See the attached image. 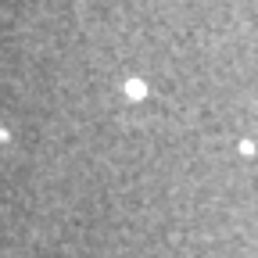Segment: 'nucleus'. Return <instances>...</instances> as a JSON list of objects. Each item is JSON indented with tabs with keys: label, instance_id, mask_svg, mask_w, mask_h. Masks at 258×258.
I'll return each instance as SVG.
<instances>
[{
	"label": "nucleus",
	"instance_id": "obj_1",
	"mask_svg": "<svg viewBox=\"0 0 258 258\" xmlns=\"http://www.w3.org/2000/svg\"><path fill=\"white\" fill-rule=\"evenodd\" d=\"M126 94H129V97H143V83H129Z\"/></svg>",
	"mask_w": 258,
	"mask_h": 258
}]
</instances>
